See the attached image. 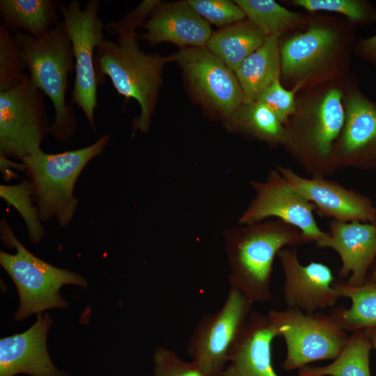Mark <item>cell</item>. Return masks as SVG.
Returning <instances> with one entry per match:
<instances>
[{
	"instance_id": "obj_31",
	"label": "cell",
	"mask_w": 376,
	"mask_h": 376,
	"mask_svg": "<svg viewBox=\"0 0 376 376\" xmlns=\"http://www.w3.org/2000/svg\"><path fill=\"white\" fill-rule=\"evenodd\" d=\"M153 376H203L192 361H187L173 350L157 348L152 355Z\"/></svg>"
},
{
	"instance_id": "obj_25",
	"label": "cell",
	"mask_w": 376,
	"mask_h": 376,
	"mask_svg": "<svg viewBox=\"0 0 376 376\" xmlns=\"http://www.w3.org/2000/svg\"><path fill=\"white\" fill-rule=\"evenodd\" d=\"M363 330L348 336L339 355L324 366H306L298 370L299 376H370L369 354L372 349Z\"/></svg>"
},
{
	"instance_id": "obj_19",
	"label": "cell",
	"mask_w": 376,
	"mask_h": 376,
	"mask_svg": "<svg viewBox=\"0 0 376 376\" xmlns=\"http://www.w3.org/2000/svg\"><path fill=\"white\" fill-rule=\"evenodd\" d=\"M279 34L267 36L235 72L243 94V104L257 100L260 95L279 79L281 58Z\"/></svg>"
},
{
	"instance_id": "obj_11",
	"label": "cell",
	"mask_w": 376,
	"mask_h": 376,
	"mask_svg": "<svg viewBox=\"0 0 376 376\" xmlns=\"http://www.w3.org/2000/svg\"><path fill=\"white\" fill-rule=\"evenodd\" d=\"M171 60L180 64L198 96L225 120L243 104V94L236 75L207 48H185Z\"/></svg>"
},
{
	"instance_id": "obj_20",
	"label": "cell",
	"mask_w": 376,
	"mask_h": 376,
	"mask_svg": "<svg viewBox=\"0 0 376 376\" xmlns=\"http://www.w3.org/2000/svg\"><path fill=\"white\" fill-rule=\"evenodd\" d=\"M60 6L54 0H1V23L13 34L25 31L40 38L61 22L56 12Z\"/></svg>"
},
{
	"instance_id": "obj_36",
	"label": "cell",
	"mask_w": 376,
	"mask_h": 376,
	"mask_svg": "<svg viewBox=\"0 0 376 376\" xmlns=\"http://www.w3.org/2000/svg\"><path fill=\"white\" fill-rule=\"evenodd\" d=\"M363 331L372 347L376 349V327L366 328Z\"/></svg>"
},
{
	"instance_id": "obj_27",
	"label": "cell",
	"mask_w": 376,
	"mask_h": 376,
	"mask_svg": "<svg viewBox=\"0 0 376 376\" xmlns=\"http://www.w3.org/2000/svg\"><path fill=\"white\" fill-rule=\"evenodd\" d=\"M235 3L267 37L279 35L283 29L294 25L300 18L297 13L272 0H237Z\"/></svg>"
},
{
	"instance_id": "obj_6",
	"label": "cell",
	"mask_w": 376,
	"mask_h": 376,
	"mask_svg": "<svg viewBox=\"0 0 376 376\" xmlns=\"http://www.w3.org/2000/svg\"><path fill=\"white\" fill-rule=\"evenodd\" d=\"M44 97L27 73L0 91V155L22 161L42 150L50 127Z\"/></svg>"
},
{
	"instance_id": "obj_7",
	"label": "cell",
	"mask_w": 376,
	"mask_h": 376,
	"mask_svg": "<svg viewBox=\"0 0 376 376\" xmlns=\"http://www.w3.org/2000/svg\"><path fill=\"white\" fill-rule=\"evenodd\" d=\"M284 338L285 370H299L320 360H334L347 340L343 330L330 315L305 313L295 308L271 309L267 314Z\"/></svg>"
},
{
	"instance_id": "obj_2",
	"label": "cell",
	"mask_w": 376,
	"mask_h": 376,
	"mask_svg": "<svg viewBox=\"0 0 376 376\" xmlns=\"http://www.w3.org/2000/svg\"><path fill=\"white\" fill-rule=\"evenodd\" d=\"M224 242L230 288L254 304L272 298L273 263L279 251L311 241L297 228L278 219L226 230Z\"/></svg>"
},
{
	"instance_id": "obj_18",
	"label": "cell",
	"mask_w": 376,
	"mask_h": 376,
	"mask_svg": "<svg viewBox=\"0 0 376 376\" xmlns=\"http://www.w3.org/2000/svg\"><path fill=\"white\" fill-rule=\"evenodd\" d=\"M341 92L334 88L324 97L308 133V143L315 156L313 177H324L335 171L331 159L333 142L345 123Z\"/></svg>"
},
{
	"instance_id": "obj_23",
	"label": "cell",
	"mask_w": 376,
	"mask_h": 376,
	"mask_svg": "<svg viewBox=\"0 0 376 376\" xmlns=\"http://www.w3.org/2000/svg\"><path fill=\"white\" fill-rule=\"evenodd\" d=\"M267 36L252 22L227 26L211 35L206 45L230 70L242 63L265 42Z\"/></svg>"
},
{
	"instance_id": "obj_24",
	"label": "cell",
	"mask_w": 376,
	"mask_h": 376,
	"mask_svg": "<svg viewBox=\"0 0 376 376\" xmlns=\"http://www.w3.org/2000/svg\"><path fill=\"white\" fill-rule=\"evenodd\" d=\"M347 117L340 144L345 165L349 157L376 143V107L358 95L347 102Z\"/></svg>"
},
{
	"instance_id": "obj_32",
	"label": "cell",
	"mask_w": 376,
	"mask_h": 376,
	"mask_svg": "<svg viewBox=\"0 0 376 376\" xmlns=\"http://www.w3.org/2000/svg\"><path fill=\"white\" fill-rule=\"evenodd\" d=\"M256 101L270 109L282 123H285L288 116L295 110L294 91L284 89L279 79L270 84Z\"/></svg>"
},
{
	"instance_id": "obj_16",
	"label": "cell",
	"mask_w": 376,
	"mask_h": 376,
	"mask_svg": "<svg viewBox=\"0 0 376 376\" xmlns=\"http://www.w3.org/2000/svg\"><path fill=\"white\" fill-rule=\"evenodd\" d=\"M329 232L317 242L322 248H330L341 259L340 278H346L348 284L355 286L365 283L367 270L376 256V226L354 221L350 223L332 220Z\"/></svg>"
},
{
	"instance_id": "obj_17",
	"label": "cell",
	"mask_w": 376,
	"mask_h": 376,
	"mask_svg": "<svg viewBox=\"0 0 376 376\" xmlns=\"http://www.w3.org/2000/svg\"><path fill=\"white\" fill-rule=\"evenodd\" d=\"M141 26L146 31L139 37L152 45L171 42L180 47H203L211 36L209 23L187 1L160 3Z\"/></svg>"
},
{
	"instance_id": "obj_14",
	"label": "cell",
	"mask_w": 376,
	"mask_h": 376,
	"mask_svg": "<svg viewBox=\"0 0 376 376\" xmlns=\"http://www.w3.org/2000/svg\"><path fill=\"white\" fill-rule=\"evenodd\" d=\"M277 171L321 215L343 222L375 221V210L366 200L340 184L324 177L303 178L283 166Z\"/></svg>"
},
{
	"instance_id": "obj_21",
	"label": "cell",
	"mask_w": 376,
	"mask_h": 376,
	"mask_svg": "<svg viewBox=\"0 0 376 376\" xmlns=\"http://www.w3.org/2000/svg\"><path fill=\"white\" fill-rule=\"evenodd\" d=\"M334 40V33L322 27H313L290 38L281 50L283 72L294 75L309 70L327 54Z\"/></svg>"
},
{
	"instance_id": "obj_34",
	"label": "cell",
	"mask_w": 376,
	"mask_h": 376,
	"mask_svg": "<svg viewBox=\"0 0 376 376\" xmlns=\"http://www.w3.org/2000/svg\"><path fill=\"white\" fill-rule=\"evenodd\" d=\"M10 169L25 172V166L23 163L12 161L6 157L0 155V170L5 180L18 178V175L15 171H11Z\"/></svg>"
},
{
	"instance_id": "obj_8",
	"label": "cell",
	"mask_w": 376,
	"mask_h": 376,
	"mask_svg": "<svg viewBox=\"0 0 376 376\" xmlns=\"http://www.w3.org/2000/svg\"><path fill=\"white\" fill-rule=\"evenodd\" d=\"M100 1L91 0L82 8L79 1L61 4L63 26L71 41L75 63V78L71 102L83 111L95 130L94 113L97 107L98 82L95 69L97 47L104 40V24L99 16Z\"/></svg>"
},
{
	"instance_id": "obj_26",
	"label": "cell",
	"mask_w": 376,
	"mask_h": 376,
	"mask_svg": "<svg viewBox=\"0 0 376 376\" xmlns=\"http://www.w3.org/2000/svg\"><path fill=\"white\" fill-rule=\"evenodd\" d=\"M230 130L241 128L253 135L272 143H283L286 132L275 113L265 104L257 101L242 104L226 120Z\"/></svg>"
},
{
	"instance_id": "obj_30",
	"label": "cell",
	"mask_w": 376,
	"mask_h": 376,
	"mask_svg": "<svg viewBox=\"0 0 376 376\" xmlns=\"http://www.w3.org/2000/svg\"><path fill=\"white\" fill-rule=\"evenodd\" d=\"M187 2L205 20L218 26L240 22L245 17L241 8L228 0H189Z\"/></svg>"
},
{
	"instance_id": "obj_29",
	"label": "cell",
	"mask_w": 376,
	"mask_h": 376,
	"mask_svg": "<svg viewBox=\"0 0 376 376\" xmlns=\"http://www.w3.org/2000/svg\"><path fill=\"white\" fill-rule=\"evenodd\" d=\"M26 68L13 34L0 23V91L19 81Z\"/></svg>"
},
{
	"instance_id": "obj_13",
	"label": "cell",
	"mask_w": 376,
	"mask_h": 376,
	"mask_svg": "<svg viewBox=\"0 0 376 376\" xmlns=\"http://www.w3.org/2000/svg\"><path fill=\"white\" fill-rule=\"evenodd\" d=\"M52 324L48 313L38 315L27 330L0 340V376H70L52 362L47 347V336Z\"/></svg>"
},
{
	"instance_id": "obj_1",
	"label": "cell",
	"mask_w": 376,
	"mask_h": 376,
	"mask_svg": "<svg viewBox=\"0 0 376 376\" xmlns=\"http://www.w3.org/2000/svg\"><path fill=\"white\" fill-rule=\"evenodd\" d=\"M147 16V10L139 6L121 19L108 24L107 28L118 36L116 42L104 40L95 54L98 85L103 84L107 76L118 94L138 102L141 112L133 127L143 133L150 127L163 68L171 60L140 49L136 29Z\"/></svg>"
},
{
	"instance_id": "obj_12",
	"label": "cell",
	"mask_w": 376,
	"mask_h": 376,
	"mask_svg": "<svg viewBox=\"0 0 376 376\" xmlns=\"http://www.w3.org/2000/svg\"><path fill=\"white\" fill-rule=\"evenodd\" d=\"M283 270V298L287 307L305 313L333 307L340 298L334 288V277L327 265L311 262L302 265L297 247H285L277 255Z\"/></svg>"
},
{
	"instance_id": "obj_4",
	"label": "cell",
	"mask_w": 376,
	"mask_h": 376,
	"mask_svg": "<svg viewBox=\"0 0 376 376\" xmlns=\"http://www.w3.org/2000/svg\"><path fill=\"white\" fill-rule=\"evenodd\" d=\"M109 139L105 134L82 148L56 154L40 150L22 159L41 220L54 216L61 227L70 224L78 203L73 194L77 178L86 164L102 153Z\"/></svg>"
},
{
	"instance_id": "obj_35",
	"label": "cell",
	"mask_w": 376,
	"mask_h": 376,
	"mask_svg": "<svg viewBox=\"0 0 376 376\" xmlns=\"http://www.w3.org/2000/svg\"><path fill=\"white\" fill-rule=\"evenodd\" d=\"M363 47L368 56L376 60V35L366 40Z\"/></svg>"
},
{
	"instance_id": "obj_15",
	"label": "cell",
	"mask_w": 376,
	"mask_h": 376,
	"mask_svg": "<svg viewBox=\"0 0 376 376\" xmlns=\"http://www.w3.org/2000/svg\"><path fill=\"white\" fill-rule=\"evenodd\" d=\"M277 336L279 331L267 315L252 310L222 376H279L272 355V342Z\"/></svg>"
},
{
	"instance_id": "obj_37",
	"label": "cell",
	"mask_w": 376,
	"mask_h": 376,
	"mask_svg": "<svg viewBox=\"0 0 376 376\" xmlns=\"http://www.w3.org/2000/svg\"><path fill=\"white\" fill-rule=\"evenodd\" d=\"M373 278H374L375 283H376V270L374 273Z\"/></svg>"
},
{
	"instance_id": "obj_9",
	"label": "cell",
	"mask_w": 376,
	"mask_h": 376,
	"mask_svg": "<svg viewBox=\"0 0 376 376\" xmlns=\"http://www.w3.org/2000/svg\"><path fill=\"white\" fill-rule=\"evenodd\" d=\"M252 305L240 292L230 288L222 306L201 318L189 337L187 352L203 376H222Z\"/></svg>"
},
{
	"instance_id": "obj_10",
	"label": "cell",
	"mask_w": 376,
	"mask_h": 376,
	"mask_svg": "<svg viewBox=\"0 0 376 376\" xmlns=\"http://www.w3.org/2000/svg\"><path fill=\"white\" fill-rule=\"evenodd\" d=\"M253 199L239 218V224H250L277 217L299 230L311 242L324 238L313 216L315 205L293 189L277 170L269 172L265 181H251Z\"/></svg>"
},
{
	"instance_id": "obj_28",
	"label": "cell",
	"mask_w": 376,
	"mask_h": 376,
	"mask_svg": "<svg viewBox=\"0 0 376 376\" xmlns=\"http://www.w3.org/2000/svg\"><path fill=\"white\" fill-rule=\"evenodd\" d=\"M0 196L22 216L26 225L30 240L33 243L39 242L44 237L45 230L38 210L33 203L35 197L31 182L24 180L17 185H1Z\"/></svg>"
},
{
	"instance_id": "obj_5",
	"label": "cell",
	"mask_w": 376,
	"mask_h": 376,
	"mask_svg": "<svg viewBox=\"0 0 376 376\" xmlns=\"http://www.w3.org/2000/svg\"><path fill=\"white\" fill-rule=\"evenodd\" d=\"M1 237L7 246L16 249L15 254L0 251V264L13 281L19 295V305L14 314L15 320L41 314L48 309L67 307L68 302L60 292L64 285L87 287V281L81 275L56 267L34 256L3 220Z\"/></svg>"
},
{
	"instance_id": "obj_22",
	"label": "cell",
	"mask_w": 376,
	"mask_h": 376,
	"mask_svg": "<svg viewBox=\"0 0 376 376\" xmlns=\"http://www.w3.org/2000/svg\"><path fill=\"white\" fill-rule=\"evenodd\" d=\"M333 286L340 298H349L352 302L350 308L336 307L329 313L343 330L354 331L376 327V283L355 286L338 279Z\"/></svg>"
},
{
	"instance_id": "obj_3",
	"label": "cell",
	"mask_w": 376,
	"mask_h": 376,
	"mask_svg": "<svg viewBox=\"0 0 376 376\" xmlns=\"http://www.w3.org/2000/svg\"><path fill=\"white\" fill-rule=\"evenodd\" d=\"M33 84L52 101L55 118L49 134L65 143L75 134L77 120L72 106L67 104L68 77L75 68L70 40L61 21L46 35L36 38L23 31L13 34Z\"/></svg>"
},
{
	"instance_id": "obj_33",
	"label": "cell",
	"mask_w": 376,
	"mask_h": 376,
	"mask_svg": "<svg viewBox=\"0 0 376 376\" xmlns=\"http://www.w3.org/2000/svg\"><path fill=\"white\" fill-rule=\"evenodd\" d=\"M296 4L310 10H328L342 13L348 17L359 20L365 15L361 3L350 0H298Z\"/></svg>"
}]
</instances>
